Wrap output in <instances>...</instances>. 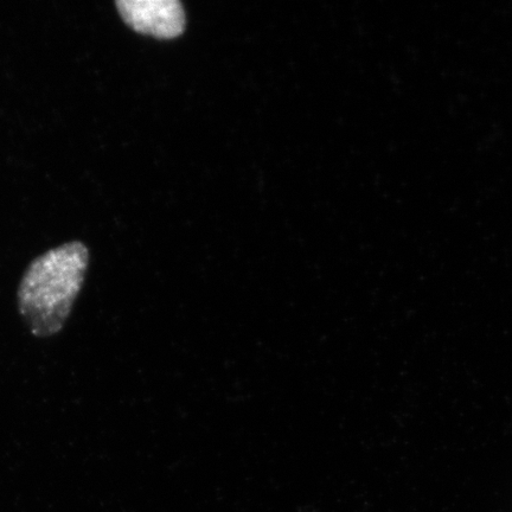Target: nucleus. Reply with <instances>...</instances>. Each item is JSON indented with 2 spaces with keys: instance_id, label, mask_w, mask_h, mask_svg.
<instances>
[{
  "instance_id": "1",
  "label": "nucleus",
  "mask_w": 512,
  "mask_h": 512,
  "mask_svg": "<svg viewBox=\"0 0 512 512\" xmlns=\"http://www.w3.org/2000/svg\"><path fill=\"white\" fill-rule=\"evenodd\" d=\"M89 262L85 243L72 241L37 256L18 286L19 315L30 334H59L79 297Z\"/></svg>"
},
{
  "instance_id": "2",
  "label": "nucleus",
  "mask_w": 512,
  "mask_h": 512,
  "mask_svg": "<svg viewBox=\"0 0 512 512\" xmlns=\"http://www.w3.org/2000/svg\"><path fill=\"white\" fill-rule=\"evenodd\" d=\"M115 6L128 27L139 34L170 40L184 31L185 14L178 0H118Z\"/></svg>"
}]
</instances>
